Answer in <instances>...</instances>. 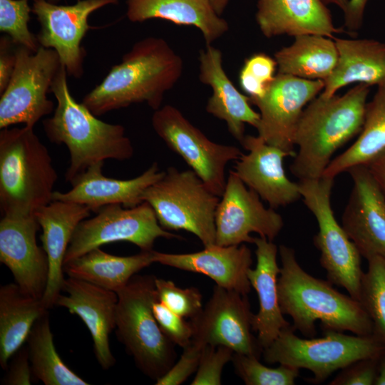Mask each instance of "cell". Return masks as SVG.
Listing matches in <instances>:
<instances>
[{
  "instance_id": "obj_17",
  "label": "cell",
  "mask_w": 385,
  "mask_h": 385,
  "mask_svg": "<svg viewBox=\"0 0 385 385\" xmlns=\"http://www.w3.org/2000/svg\"><path fill=\"white\" fill-rule=\"evenodd\" d=\"M347 172L353 185L342 226L361 257H385V196L366 165Z\"/></svg>"
},
{
  "instance_id": "obj_18",
  "label": "cell",
  "mask_w": 385,
  "mask_h": 385,
  "mask_svg": "<svg viewBox=\"0 0 385 385\" xmlns=\"http://www.w3.org/2000/svg\"><path fill=\"white\" fill-rule=\"evenodd\" d=\"M40 225L34 215H3L0 221V262L26 293L42 299L48 277V260L36 242Z\"/></svg>"
},
{
  "instance_id": "obj_20",
  "label": "cell",
  "mask_w": 385,
  "mask_h": 385,
  "mask_svg": "<svg viewBox=\"0 0 385 385\" xmlns=\"http://www.w3.org/2000/svg\"><path fill=\"white\" fill-rule=\"evenodd\" d=\"M56 305L77 315L92 337L95 356L103 369L115 363L109 344V336L115 328L118 294L88 282L68 277L65 279Z\"/></svg>"
},
{
  "instance_id": "obj_42",
  "label": "cell",
  "mask_w": 385,
  "mask_h": 385,
  "mask_svg": "<svg viewBox=\"0 0 385 385\" xmlns=\"http://www.w3.org/2000/svg\"><path fill=\"white\" fill-rule=\"evenodd\" d=\"M379 358H367L351 363L341 369L329 384L374 385Z\"/></svg>"
},
{
  "instance_id": "obj_24",
  "label": "cell",
  "mask_w": 385,
  "mask_h": 385,
  "mask_svg": "<svg viewBox=\"0 0 385 385\" xmlns=\"http://www.w3.org/2000/svg\"><path fill=\"white\" fill-rule=\"evenodd\" d=\"M153 260L161 265L205 274L215 282L216 285L242 294H247L251 290L247 272L252 264V252L244 244L213 245L185 254L153 250Z\"/></svg>"
},
{
  "instance_id": "obj_41",
  "label": "cell",
  "mask_w": 385,
  "mask_h": 385,
  "mask_svg": "<svg viewBox=\"0 0 385 385\" xmlns=\"http://www.w3.org/2000/svg\"><path fill=\"white\" fill-rule=\"evenodd\" d=\"M204 346L191 340L170 369L155 381L157 385H179L197 371Z\"/></svg>"
},
{
  "instance_id": "obj_8",
  "label": "cell",
  "mask_w": 385,
  "mask_h": 385,
  "mask_svg": "<svg viewBox=\"0 0 385 385\" xmlns=\"http://www.w3.org/2000/svg\"><path fill=\"white\" fill-rule=\"evenodd\" d=\"M220 197L212 193L191 169L169 167L163 177L143 193L165 230H185L204 247L215 245V212Z\"/></svg>"
},
{
  "instance_id": "obj_50",
  "label": "cell",
  "mask_w": 385,
  "mask_h": 385,
  "mask_svg": "<svg viewBox=\"0 0 385 385\" xmlns=\"http://www.w3.org/2000/svg\"><path fill=\"white\" fill-rule=\"evenodd\" d=\"M48 1L53 3V2H57L59 0H48Z\"/></svg>"
},
{
  "instance_id": "obj_25",
  "label": "cell",
  "mask_w": 385,
  "mask_h": 385,
  "mask_svg": "<svg viewBox=\"0 0 385 385\" xmlns=\"http://www.w3.org/2000/svg\"><path fill=\"white\" fill-rule=\"evenodd\" d=\"M256 21L267 38L316 34L334 38L336 28L322 0H258Z\"/></svg>"
},
{
  "instance_id": "obj_39",
  "label": "cell",
  "mask_w": 385,
  "mask_h": 385,
  "mask_svg": "<svg viewBox=\"0 0 385 385\" xmlns=\"http://www.w3.org/2000/svg\"><path fill=\"white\" fill-rule=\"evenodd\" d=\"M233 354L234 351L225 346H205L191 385L221 384L223 367L232 360Z\"/></svg>"
},
{
  "instance_id": "obj_27",
  "label": "cell",
  "mask_w": 385,
  "mask_h": 385,
  "mask_svg": "<svg viewBox=\"0 0 385 385\" xmlns=\"http://www.w3.org/2000/svg\"><path fill=\"white\" fill-rule=\"evenodd\" d=\"M338 61L326 78L323 97L335 95L341 88L351 83L385 85V43L374 39L334 38Z\"/></svg>"
},
{
  "instance_id": "obj_29",
  "label": "cell",
  "mask_w": 385,
  "mask_h": 385,
  "mask_svg": "<svg viewBox=\"0 0 385 385\" xmlns=\"http://www.w3.org/2000/svg\"><path fill=\"white\" fill-rule=\"evenodd\" d=\"M48 310L40 298L16 283L0 287V366L6 370L12 356L26 342L36 322Z\"/></svg>"
},
{
  "instance_id": "obj_13",
  "label": "cell",
  "mask_w": 385,
  "mask_h": 385,
  "mask_svg": "<svg viewBox=\"0 0 385 385\" xmlns=\"http://www.w3.org/2000/svg\"><path fill=\"white\" fill-rule=\"evenodd\" d=\"M252 316L247 294L215 285L200 313L190 320L192 340L202 346H225L234 353L260 359L263 349L252 334Z\"/></svg>"
},
{
  "instance_id": "obj_26",
  "label": "cell",
  "mask_w": 385,
  "mask_h": 385,
  "mask_svg": "<svg viewBox=\"0 0 385 385\" xmlns=\"http://www.w3.org/2000/svg\"><path fill=\"white\" fill-rule=\"evenodd\" d=\"M257 264L250 268L247 277L259 300V311L253 314L252 327L263 350L291 324L285 320L278 298L277 280L280 272L277 262V245L262 237H254Z\"/></svg>"
},
{
  "instance_id": "obj_44",
  "label": "cell",
  "mask_w": 385,
  "mask_h": 385,
  "mask_svg": "<svg viewBox=\"0 0 385 385\" xmlns=\"http://www.w3.org/2000/svg\"><path fill=\"white\" fill-rule=\"evenodd\" d=\"M9 36L0 38V95L7 87L16 64L15 48Z\"/></svg>"
},
{
  "instance_id": "obj_4",
  "label": "cell",
  "mask_w": 385,
  "mask_h": 385,
  "mask_svg": "<svg viewBox=\"0 0 385 385\" xmlns=\"http://www.w3.org/2000/svg\"><path fill=\"white\" fill-rule=\"evenodd\" d=\"M369 88L357 83L342 96L319 95L309 102L294 133L298 151L289 166L294 177L299 180L322 178L335 152L359 134Z\"/></svg>"
},
{
  "instance_id": "obj_16",
  "label": "cell",
  "mask_w": 385,
  "mask_h": 385,
  "mask_svg": "<svg viewBox=\"0 0 385 385\" xmlns=\"http://www.w3.org/2000/svg\"><path fill=\"white\" fill-rule=\"evenodd\" d=\"M260 196L247 188L234 170L229 171L225 188L215 212V245L253 243L255 232L270 241L284 226L274 209L266 208Z\"/></svg>"
},
{
  "instance_id": "obj_40",
  "label": "cell",
  "mask_w": 385,
  "mask_h": 385,
  "mask_svg": "<svg viewBox=\"0 0 385 385\" xmlns=\"http://www.w3.org/2000/svg\"><path fill=\"white\" fill-rule=\"evenodd\" d=\"M153 311L160 329L174 344L184 348L190 343L193 337L190 321H186L158 300L154 302Z\"/></svg>"
},
{
  "instance_id": "obj_21",
  "label": "cell",
  "mask_w": 385,
  "mask_h": 385,
  "mask_svg": "<svg viewBox=\"0 0 385 385\" xmlns=\"http://www.w3.org/2000/svg\"><path fill=\"white\" fill-rule=\"evenodd\" d=\"M103 163L98 162L88 167L71 183L70 190L54 191L53 200L78 203L94 212L113 204L133 207L143 202V192L165 174V171L160 170L158 164L153 163L135 178L128 180L111 178L103 174Z\"/></svg>"
},
{
  "instance_id": "obj_2",
  "label": "cell",
  "mask_w": 385,
  "mask_h": 385,
  "mask_svg": "<svg viewBox=\"0 0 385 385\" xmlns=\"http://www.w3.org/2000/svg\"><path fill=\"white\" fill-rule=\"evenodd\" d=\"M278 250L282 265L277 280L279 304L282 314L292 318L295 330L312 338L319 320L324 330L374 334L372 322L359 301L338 292L328 280L306 272L294 249L281 245Z\"/></svg>"
},
{
  "instance_id": "obj_32",
  "label": "cell",
  "mask_w": 385,
  "mask_h": 385,
  "mask_svg": "<svg viewBox=\"0 0 385 385\" xmlns=\"http://www.w3.org/2000/svg\"><path fill=\"white\" fill-rule=\"evenodd\" d=\"M385 150V85L366 103L362 129L355 142L333 158L322 177L334 179L356 165H367Z\"/></svg>"
},
{
  "instance_id": "obj_28",
  "label": "cell",
  "mask_w": 385,
  "mask_h": 385,
  "mask_svg": "<svg viewBox=\"0 0 385 385\" xmlns=\"http://www.w3.org/2000/svg\"><path fill=\"white\" fill-rule=\"evenodd\" d=\"M126 4L130 21L160 19L194 26L201 32L206 45L212 44L229 29L227 21L217 14L210 0H126Z\"/></svg>"
},
{
  "instance_id": "obj_7",
  "label": "cell",
  "mask_w": 385,
  "mask_h": 385,
  "mask_svg": "<svg viewBox=\"0 0 385 385\" xmlns=\"http://www.w3.org/2000/svg\"><path fill=\"white\" fill-rule=\"evenodd\" d=\"M290 325L283 329L274 341L263 350L267 364H284L310 371L312 383L320 384L334 371L353 362L379 358L385 346L373 334L347 335L343 332L325 329L320 338L302 339L294 334Z\"/></svg>"
},
{
  "instance_id": "obj_14",
  "label": "cell",
  "mask_w": 385,
  "mask_h": 385,
  "mask_svg": "<svg viewBox=\"0 0 385 385\" xmlns=\"http://www.w3.org/2000/svg\"><path fill=\"white\" fill-rule=\"evenodd\" d=\"M118 0H78L73 5H58L48 0H34L31 11L41 29L36 37L41 46L54 49L68 75L80 78L83 74L86 52L81 45L88 31L89 16Z\"/></svg>"
},
{
  "instance_id": "obj_38",
  "label": "cell",
  "mask_w": 385,
  "mask_h": 385,
  "mask_svg": "<svg viewBox=\"0 0 385 385\" xmlns=\"http://www.w3.org/2000/svg\"><path fill=\"white\" fill-rule=\"evenodd\" d=\"M155 284L158 300L175 313L192 319L202 311V294L197 288H180L171 280L156 277Z\"/></svg>"
},
{
  "instance_id": "obj_10",
  "label": "cell",
  "mask_w": 385,
  "mask_h": 385,
  "mask_svg": "<svg viewBox=\"0 0 385 385\" xmlns=\"http://www.w3.org/2000/svg\"><path fill=\"white\" fill-rule=\"evenodd\" d=\"M16 64L5 91L0 95V128L22 123L34 128L53 111L47 98L61 66L57 52L40 46L37 51L16 46Z\"/></svg>"
},
{
  "instance_id": "obj_6",
  "label": "cell",
  "mask_w": 385,
  "mask_h": 385,
  "mask_svg": "<svg viewBox=\"0 0 385 385\" xmlns=\"http://www.w3.org/2000/svg\"><path fill=\"white\" fill-rule=\"evenodd\" d=\"M152 275L135 274L118 294L115 333L147 376L157 380L174 364V344L160 329L153 314L158 300Z\"/></svg>"
},
{
  "instance_id": "obj_43",
  "label": "cell",
  "mask_w": 385,
  "mask_h": 385,
  "mask_svg": "<svg viewBox=\"0 0 385 385\" xmlns=\"http://www.w3.org/2000/svg\"><path fill=\"white\" fill-rule=\"evenodd\" d=\"M12 357L9 364L7 373L3 380L7 385H30L32 382V371L27 346H22Z\"/></svg>"
},
{
  "instance_id": "obj_45",
  "label": "cell",
  "mask_w": 385,
  "mask_h": 385,
  "mask_svg": "<svg viewBox=\"0 0 385 385\" xmlns=\"http://www.w3.org/2000/svg\"><path fill=\"white\" fill-rule=\"evenodd\" d=\"M368 0H349L344 11V26L354 32L362 25L365 7Z\"/></svg>"
},
{
  "instance_id": "obj_23",
  "label": "cell",
  "mask_w": 385,
  "mask_h": 385,
  "mask_svg": "<svg viewBox=\"0 0 385 385\" xmlns=\"http://www.w3.org/2000/svg\"><path fill=\"white\" fill-rule=\"evenodd\" d=\"M199 63V79L212 91L207 112L225 122L230 133L241 143L246 135L245 124L257 128L260 113L251 107L249 96L240 93L228 78L220 49L206 45L200 52Z\"/></svg>"
},
{
  "instance_id": "obj_37",
  "label": "cell",
  "mask_w": 385,
  "mask_h": 385,
  "mask_svg": "<svg viewBox=\"0 0 385 385\" xmlns=\"http://www.w3.org/2000/svg\"><path fill=\"white\" fill-rule=\"evenodd\" d=\"M277 67L275 58L264 53L245 59L239 73V83L250 98L262 96L274 80Z\"/></svg>"
},
{
  "instance_id": "obj_36",
  "label": "cell",
  "mask_w": 385,
  "mask_h": 385,
  "mask_svg": "<svg viewBox=\"0 0 385 385\" xmlns=\"http://www.w3.org/2000/svg\"><path fill=\"white\" fill-rule=\"evenodd\" d=\"M31 12L29 0H0L1 32L9 36L14 45L36 52L41 46L29 29Z\"/></svg>"
},
{
  "instance_id": "obj_49",
  "label": "cell",
  "mask_w": 385,
  "mask_h": 385,
  "mask_svg": "<svg viewBox=\"0 0 385 385\" xmlns=\"http://www.w3.org/2000/svg\"><path fill=\"white\" fill-rule=\"evenodd\" d=\"M326 4H333L339 6L343 11L345 10L349 0H322Z\"/></svg>"
},
{
  "instance_id": "obj_48",
  "label": "cell",
  "mask_w": 385,
  "mask_h": 385,
  "mask_svg": "<svg viewBox=\"0 0 385 385\" xmlns=\"http://www.w3.org/2000/svg\"><path fill=\"white\" fill-rule=\"evenodd\" d=\"M230 0H210L215 11L221 16Z\"/></svg>"
},
{
  "instance_id": "obj_31",
  "label": "cell",
  "mask_w": 385,
  "mask_h": 385,
  "mask_svg": "<svg viewBox=\"0 0 385 385\" xmlns=\"http://www.w3.org/2000/svg\"><path fill=\"white\" fill-rule=\"evenodd\" d=\"M334 38L316 34L300 35L274 53L278 73L308 80L327 78L338 61Z\"/></svg>"
},
{
  "instance_id": "obj_5",
  "label": "cell",
  "mask_w": 385,
  "mask_h": 385,
  "mask_svg": "<svg viewBox=\"0 0 385 385\" xmlns=\"http://www.w3.org/2000/svg\"><path fill=\"white\" fill-rule=\"evenodd\" d=\"M57 173L34 128L0 131V206L3 215H34L53 200Z\"/></svg>"
},
{
  "instance_id": "obj_30",
  "label": "cell",
  "mask_w": 385,
  "mask_h": 385,
  "mask_svg": "<svg viewBox=\"0 0 385 385\" xmlns=\"http://www.w3.org/2000/svg\"><path fill=\"white\" fill-rule=\"evenodd\" d=\"M154 263L153 250L130 256L107 253L100 247L64 264L63 272L116 294L139 271Z\"/></svg>"
},
{
  "instance_id": "obj_12",
  "label": "cell",
  "mask_w": 385,
  "mask_h": 385,
  "mask_svg": "<svg viewBox=\"0 0 385 385\" xmlns=\"http://www.w3.org/2000/svg\"><path fill=\"white\" fill-rule=\"evenodd\" d=\"M151 123L167 146L183 159L212 193L221 197L227 180L226 166L237 160L242 151L236 146L210 140L171 105L155 111Z\"/></svg>"
},
{
  "instance_id": "obj_15",
  "label": "cell",
  "mask_w": 385,
  "mask_h": 385,
  "mask_svg": "<svg viewBox=\"0 0 385 385\" xmlns=\"http://www.w3.org/2000/svg\"><path fill=\"white\" fill-rule=\"evenodd\" d=\"M322 80L278 73L265 94L250 98L260 111L258 135L267 143L295 155L294 133L304 106L323 91Z\"/></svg>"
},
{
  "instance_id": "obj_46",
  "label": "cell",
  "mask_w": 385,
  "mask_h": 385,
  "mask_svg": "<svg viewBox=\"0 0 385 385\" xmlns=\"http://www.w3.org/2000/svg\"><path fill=\"white\" fill-rule=\"evenodd\" d=\"M366 166L385 196V150L372 159Z\"/></svg>"
},
{
  "instance_id": "obj_47",
  "label": "cell",
  "mask_w": 385,
  "mask_h": 385,
  "mask_svg": "<svg viewBox=\"0 0 385 385\" xmlns=\"http://www.w3.org/2000/svg\"><path fill=\"white\" fill-rule=\"evenodd\" d=\"M374 385H385V352L379 358L377 374Z\"/></svg>"
},
{
  "instance_id": "obj_34",
  "label": "cell",
  "mask_w": 385,
  "mask_h": 385,
  "mask_svg": "<svg viewBox=\"0 0 385 385\" xmlns=\"http://www.w3.org/2000/svg\"><path fill=\"white\" fill-rule=\"evenodd\" d=\"M367 261L359 302L372 322L374 334L385 346V257L375 256Z\"/></svg>"
},
{
  "instance_id": "obj_35",
  "label": "cell",
  "mask_w": 385,
  "mask_h": 385,
  "mask_svg": "<svg viewBox=\"0 0 385 385\" xmlns=\"http://www.w3.org/2000/svg\"><path fill=\"white\" fill-rule=\"evenodd\" d=\"M231 361L247 385H293L299 374V368L284 364L270 368L252 355L234 353Z\"/></svg>"
},
{
  "instance_id": "obj_3",
  "label": "cell",
  "mask_w": 385,
  "mask_h": 385,
  "mask_svg": "<svg viewBox=\"0 0 385 385\" xmlns=\"http://www.w3.org/2000/svg\"><path fill=\"white\" fill-rule=\"evenodd\" d=\"M67 75L61 64L51 88L57 106L53 115L43 121V126L51 143L64 144L68 150L70 161L65 178L71 183L91 165L109 159L128 160L134 150L122 125L98 119L73 98Z\"/></svg>"
},
{
  "instance_id": "obj_11",
  "label": "cell",
  "mask_w": 385,
  "mask_h": 385,
  "mask_svg": "<svg viewBox=\"0 0 385 385\" xmlns=\"http://www.w3.org/2000/svg\"><path fill=\"white\" fill-rule=\"evenodd\" d=\"M159 237L182 238L160 225L153 209L147 202L133 207H125L120 204L107 205L98 210L94 217L83 220L78 225L64 264L93 249L115 242H128L141 251H151Z\"/></svg>"
},
{
  "instance_id": "obj_1",
  "label": "cell",
  "mask_w": 385,
  "mask_h": 385,
  "mask_svg": "<svg viewBox=\"0 0 385 385\" xmlns=\"http://www.w3.org/2000/svg\"><path fill=\"white\" fill-rule=\"evenodd\" d=\"M183 71V59L165 39L146 37L133 44L81 103L96 116L140 103L156 111Z\"/></svg>"
},
{
  "instance_id": "obj_22",
  "label": "cell",
  "mask_w": 385,
  "mask_h": 385,
  "mask_svg": "<svg viewBox=\"0 0 385 385\" xmlns=\"http://www.w3.org/2000/svg\"><path fill=\"white\" fill-rule=\"evenodd\" d=\"M86 206L52 200L35 212L42 230L41 240L48 260V277L42 302L47 309L56 305L65 280V256L72 237L81 221L91 215Z\"/></svg>"
},
{
  "instance_id": "obj_19",
  "label": "cell",
  "mask_w": 385,
  "mask_h": 385,
  "mask_svg": "<svg viewBox=\"0 0 385 385\" xmlns=\"http://www.w3.org/2000/svg\"><path fill=\"white\" fill-rule=\"evenodd\" d=\"M241 144L247 153L236 160L234 171L247 188L272 209L301 198L298 183L287 178L283 167L284 158L292 154L267 143L259 135H247Z\"/></svg>"
},
{
  "instance_id": "obj_33",
  "label": "cell",
  "mask_w": 385,
  "mask_h": 385,
  "mask_svg": "<svg viewBox=\"0 0 385 385\" xmlns=\"http://www.w3.org/2000/svg\"><path fill=\"white\" fill-rule=\"evenodd\" d=\"M33 376L45 385H88L56 351L48 312L34 324L26 340Z\"/></svg>"
},
{
  "instance_id": "obj_9",
  "label": "cell",
  "mask_w": 385,
  "mask_h": 385,
  "mask_svg": "<svg viewBox=\"0 0 385 385\" xmlns=\"http://www.w3.org/2000/svg\"><path fill=\"white\" fill-rule=\"evenodd\" d=\"M334 182V179L322 177L299 180L298 184L301 198L318 225L313 242L320 252L319 262L327 272V280L344 287L350 297L359 301L364 273L361 256L334 217L331 205Z\"/></svg>"
}]
</instances>
